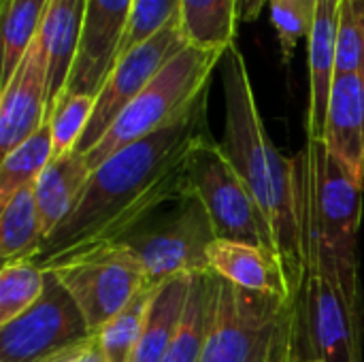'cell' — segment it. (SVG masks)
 <instances>
[{"instance_id": "6da1fadb", "label": "cell", "mask_w": 364, "mask_h": 362, "mask_svg": "<svg viewBox=\"0 0 364 362\" xmlns=\"http://www.w3.org/2000/svg\"><path fill=\"white\" fill-rule=\"evenodd\" d=\"M209 90L173 124L122 147L100 162L73 211L43 241L36 265L83 247L113 243L186 192L183 164L209 134Z\"/></svg>"}, {"instance_id": "7a4b0ae2", "label": "cell", "mask_w": 364, "mask_h": 362, "mask_svg": "<svg viewBox=\"0 0 364 362\" xmlns=\"http://www.w3.org/2000/svg\"><path fill=\"white\" fill-rule=\"evenodd\" d=\"M218 68L222 75L226 105L220 147L267 218L277 243L290 294L296 299L305 282V252L299 220L294 158L288 160L282 156L269 139L256 105L245 58L237 43L224 49Z\"/></svg>"}, {"instance_id": "3957f363", "label": "cell", "mask_w": 364, "mask_h": 362, "mask_svg": "<svg viewBox=\"0 0 364 362\" xmlns=\"http://www.w3.org/2000/svg\"><path fill=\"white\" fill-rule=\"evenodd\" d=\"M299 220L303 235H320L333 250L339 282L354 309L360 312L358 228L363 218V183L322 141H307L294 158Z\"/></svg>"}, {"instance_id": "277c9868", "label": "cell", "mask_w": 364, "mask_h": 362, "mask_svg": "<svg viewBox=\"0 0 364 362\" xmlns=\"http://www.w3.org/2000/svg\"><path fill=\"white\" fill-rule=\"evenodd\" d=\"M305 282L294 299V362H363V316L339 282L331 245L303 237Z\"/></svg>"}, {"instance_id": "5b68a950", "label": "cell", "mask_w": 364, "mask_h": 362, "mask_svg": "<svg viewBox=\"0 0 364 362\" xmlns=\"http://www.w3.org/2000/svg\"><path fill=\"white\" fill-rule=\"evenodd\" d=\"M200 362H294V301L241 288L213 273Z\"/></svg>"}, {"instance_id": "8992f818", "label": "cell", "mask_w": 364, "mask_h": 362, "mask_svg": "<svg viewBox=\"0 0 364 362\" xmlns=\"http://www.w3.org/2000/svg\"><path fill=\"white\" fill-rule=\"evenodd\" d=\"M224 49L186 45L173 55L147 87L119 113L105 137L85 154L94 171L122 147L179 119L207 90L213 70L220 66Z\"/></svg>"}, {"instance_id": "52a82bcc", "label": "cell", "mask_w": 364, "mask_h": 362, "mask_svg": "<svg viewBox=\"0 0 364 362\" xmlns=\"http://www.w3.org/2000/svg\"><path fill=\"white\" fill-rule=\"evenodd\" d=\"M164 207L113 241L139 258L149 286H160L177 275L209 271V247L218 239L205 205L192 192L171 201L168 211Z\"/></svg>"}, {"instance_id": "ba28073f", "label": "cell", "mask_w": 364, "mask_h": 362, "mask_svg": "<svg viewBox=\"0 0 364 362\" xmlns=\"http://www.w3.org/2000/svg\"><path fill=\"white\" fill-rule=\"evenodd\" d=\"M183 186L205 205L218 239L262 247L279 258L267 218L211 134H205L190 149L183 164Z\"/></svg>"}, {"instance_id": "9c48e42d", "label": "cell", "mask_w": 364, "mask_h": 362, "mask_svg": "<svg viewBox=\"0 0 364 362\" xmlns=\"http://www.w3.org/2000/svg\"><path fill=\"white\" fill-rule=\"evenodd\" d=\"M60 277L96 335L141 290L149 288L139 258L122 243H100L38 265Z\"/></svg>"}, {"instance_id": "30bf717a", "label": "cell", "mask_w": 364, "mask_h": 362, "mask_svg": "<svg viewBox=\"0 0 364 362\" xmlns=\"http://www.w3.org/2000/svg\"><path fill=\"white\" fill-rule=\"evenodd\" d=\"M92 335L79 305L60 277L45 271L41 299L0 326V362H45Z\"/></svg>"}, {"instance_id": "8fae6325", "label": "cell", "mask_w": 364, "mask_h": 362, "mask_svg": "<svg viewBox=\"0 0 364 362\" xmlns=\"http://www.w3.org/2000/svg\"><path fill=\"white\" fill-rule=\"evenodd\" d=\"M186 45L190 43L181 30V21H177L164 28L162 32H158L147 43L132 49L128 55H124L111 70L102 90L98 92L94 113L75 151L85 156L92 147H96V143L113 126L119 113L147 87V83L162 70V66L173 55H177Z\"/></svg>"}, {"instance_id": "7c38bea8", "label": "cell", "mask_w": 364, "mask_h": 362, "mask_svg": "<svg viewBox=\"0 0 364 362\" xmlns=\"http://www.w3.org/2000/svg\"><path fill=\"white\" fill-rule=\"evenodd\" d=\"M134 0H85L77 60L64 94L98 96L119 58V43Z\"/></svg>"}, {"instance_id": "4fadbf2b", "label": "cell", "mask_w": 364, "mask_h": 362, "mask_svg": "<svg viewBox=\"0 0 364 362\" xmlns=\"http://www.w3.org/2000/svg\"><path fill=\"white\" fill-rule=\"evenodd\" d=\"M49 51L41 36L0 96V156L4 158L47 122Z\"/></svg>"}, {"instance_id": "5bb4252c", "label": "cell", "mask_w": 364, "mask_h": 362, "mask_svg": "<svg viewBox=\"0 0 364 362\" xmlns=\"http://www.w3.org/2000/svg\"><path fill=\"white\" fill-rule=\"evenodd\" d=\"M343 0H318L314 28L309 34V109H307V141H324L331 92L335 83L337 36L341 23Z\"/></svg>"}, {"instance_id": "9a60e30c", "label": "cell", "mask_w": 364, "mask_h": 362, "mask_svg": "<svg viewBox=\"0 0 364 362\" xmlns=\"http://www.w3.org/2000/svg\"><path fill=\"white\" fill-rule=\"evenodd\" d=\"M326 149L346 164L364 190V77L335 75L324 141Z\"/></svg>"}, {"instance_id": "2e32d148", "label": "cell", "mask_w": 364, "mask_h": 362, "mask_svg": "<svg viewBox=\"0 0 364 362\" xmlns=\"http://www.w3.org/2000/svg\"><path fill=\"white\" fill-rule=\"evenodd\" d=\"M207 262L209 271L241 288L292 299L279 258L262 247L215 239L209 247Z\"/></svg>"}, {"instance_id": "e0dca14e", "label": "cell", "mask_w": 364, "mask_h": 362, "mask_svg": "<svg viewBox=\"0 0 364 362\" xmlns=\"http://www.w3.org/2000/svg\"><path fill=\"white\" fill-rule=\"evenodd\" d=\"M85 19V0H51L38 36L49 51V83H47V122L55 102L64 94L73 64L77 60Z\"/></svg>"}, {"instance_id": "ac0fdd59", "label": "cell", "mask_w": 364, "mask_h": 362, "mask_svg": "<svg viewBox=\"0 0 364 362\" xmlns=\"http://www.w3.org/2000/svg\"><path fill=\"white\" fill-rule=\"evenodd\" d=\"M190 284L192 275H177L156 286L130 362H164L183 318Z\"/></svg>"}, {"instance_id": "d6986e66", "label": "cell", "mask_w": 364, "mask_h": 362, "mask_svg": "<svg viewBox=\"0 0 364 362\" xmlns=\"http://www.w3.org/2000/svg\"><path fill=\"white\" fill-rule=\"evenodd\" d=\"M92 169L85 156L70 151L53 158L34 183L36 205L43 218L45 237L53 233L77 205Z\"/></svg>"}, {"instance_id": "ffe728a7", "label": "cell", "mask_w": 364, "mask_h": 362, "mask_svg": "<svg viewBox=\"0 0 364 362\" xmlns=\"http://www.w3.org/2000/svg\"><path fill=\"white\" fill-rule=\"evenodd\" d=\"M45 241V226L34 186L19 190L0 209V258L4 265L36 260Z\"/></svg>"}, {"instance_id": "44dd1931", "label": "cell", "mask_w": 364, "mask_h": 362, "mask_svg": "<svg viewBox=\"0 0 364 362\" xmlns=\"http://www.w3.org/2000/svg\"><path fill=\"white\" fill-rule=\"evenodd\" d=\"M239 0H181V30L190 45L226 49L237 38Z\"/></svg>"}, {"instance_id": "7402d4cb", "label": "cell", "mask_w": 364, "mask_h": 362, "mask_svg": "<svg viewBox=\"0 0 364 362\" xmlns=\"http://www.w3.org/2000/svg\"><path fill=\"white\" fill-rule=\"evenodd\" d=\"M213 299V273L203 271L192 275L188 303L179 322L177 335L164 362H200L207 346Z\"/></svg>"}, {"instance_id": "603a6c76", "label": "cell", "mask_w": 364, "mask_h": 362, "mask_svg": "<svg viewBox=\"0 0 364 362\" xmlns=\"http://www.w3.org/2000/svg\"><path fill=\"white\" fill-rule=\"evenodd\" d=\"M49 2L51 0H2V87L11 81L38 36Z\"/></svg>"}, {"instance_id": "cb8c5ba5", "label": "cell", "mask_w": 364, "mask_h": 362, "mask_svg": "<svg viewBox=\"0 0 364 362\" xmlns=\"http://www.w3.org/2000/svg\"><path fill=\"white\" fill-rule=\"evenodd\" d=\"M53 160L51 126L45 122L32 137L9 151L0 162V209L23 188L34 186Z\"/></svg>"}, {"instance_id": "d4e9b609", "label": "cell", "mask_w": 364, "mask_h": 362, "mask_svg": "<svg viewBox=\"0 0 364 362\" xmlns=\"http://www.w3.org/2000/svg\"><path fill=\"white\" fill-rule=\"evenodd\" d=\"M156 286H149L145 290H141L115 318H111L98 333V341L100 348L107 356L109 362H130L132 354L136 350L143 324H145V316H147V307L149 301L154 297Z\"/></svg>"}, {"instance_id": "484cf974", "label": "cell", "mask_w": 364, "mask_h": 362, "mask_svg": "<svg viewBox=\"0 0 364 362\" xmlns=\"http://www.w3.org/2000/svg\"><path fill=\"white\" fill-rule=\"evenodd\" d=\"M45 288V271L32 262H9L0 271V326L32 307Z\"/></svg>"}, {"instance_id": "4316f807", "label": "cell", "mask_w": 364, "mask_h": 362, "mask_svg": "<svg viewBox=\"0 0 364 362\" xmlns=\"http://www.w3.org/2000/svg\"><path fill=\"white\" fill-rule=\"evenodd\" d=\"M177 21H181V0H134L119 43L117 62Z\"/></svg>"}, {"instance_id": "83f0119b", "label": "cell", "mask_w": 364, "mask_h": 362, "mask_svg": "<svg viewBox=\"0 0 364 362\" xmlns=\"http://www.w3.org/2000/svg\"><path fill=\"white\" fill-rule=\"evenodd\" d=\"M96 98L87 94H62L49 117L51 139H53V158L75 151L92 113Z\"/></svg>"}, {"instance_id": "f1b7e54d", "label": "cell", "mask_w": 364, "mask_h": 362, "mask_svg": "<svg viewBox=\"0 0 364 362\" xmlns=\"http://www.w3.org/2000/svg\"><path fill=\"white\" fill-rule=\"evenodd\" d=\"M269 6H271V21L277 30L282 58L288 64L294 55L296 43L305 36L309 38L316 9L309 6L305 0H269Z\"/></svg>"}, {"instance_id": "f546056e", "label": "cell", "mask_w": 364, "mask_h": 362, "mask_svg": "<svg viewBox=\"0 0 364 362\" xmlns=\"http://www.w3.org/2000/svg\"><path fill=\"white\" fill-rule=\"evenodd\" d=\"M45 362H109L102 348H100V341L96 335L87 337L85 341H79L58 354H53L51 358H47Z\"/></svg>"}, {"instance_id": "4dcf8cb0", "label": "cell", "mask_w": 364, "mask_h": 362, "mask_svg": "<svg viewBox=\"0 0 364 362\" xmlns=\"http://www.w3.org/2000/svg\"><path fill=\"white\" fill-rule=\"evenodd\" d=\"M267 2L269 0H241V4H239L241 21H254V19H258Z\"/></svg>"}, {"instance_id": "1f68e13d", "label": "cell", "mask_w": 364, "mask_h": 362, "mask_svg": "<svg viewBox=\"0 0 364 362\" xmlns=\"http://www.w3.org/2000/svg\"><path fill=\"white\" fill-rule=\"evenodd\" d=\"M305 2H307L309 6H314V9H316V2H318V0H305Z\"/></svg>"}, {"instance_id": "d6a6232c", "label": "cell", "mask_w": 364, "mask_h": 362, "mask_svg": "<svg viewBox=\"0 0 364 362\" xmlns=\"http://www.w3.org/2000/svg\"><path fill=\"white\" fill-rule=\"evenodd\" d=\"M311 362H322V361H311Z\"/></svg>"}, {"instance_id": "836d02e7", "label": "cell", "mask_w": 364, "mask_h": 362, "mask_svg": "<svg viewBox=\"0 0 364 362\" xmlns=\"http://www.w3.org/2000/svg\"><path fill=\"white\" fill-rule=\"evenodd\" d=\"M239 4H241V0H239Z\"/></svg>"}]
</instances>
